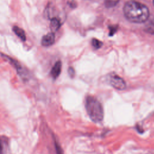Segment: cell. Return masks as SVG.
<instances>
[{"mask_svg":"<svg viewBox=\"0 0 154 154\" xmlns=\"http://www.w3.org/2000/svg\"><path fill=\"white\" fill-rule=\"evenodd\" d=\"M125 17L129 21L134 23H142L146 21L149 16L148 7L137 1L126 2L123 8Z\"/></svg>","mask_w":154,"mask_h":154,"instance_id":"6da1fadb","label":"cell"},{"mask_svg":"<svg viewBox=\"0 0 154 154\" xmlns=\"http://www.w3.org/2000/svg\"><path fill=\"white\" fill-rule=\"evenodd\" d=\"M85 106L89 117L93 122L98 123L103 120V106L96 97L88 96L85 99Z\"/></svg>","mask_w":154,"mask_h":154,"instance_id":"7a4b0ae2","label":"cell"},{"mask_svg":"<svg viewBox=\"0 0 154 154\" xmlns=\"http://www.w3.org/2000/svg\"><path fill=\"white\" fill-rule=\"evenodd\" d=\"M108 82L112 87L120 90H124L126 86L124 79L116 74H112L109 76Z\"/></svg>","mask_w":154,"mask_h":154,"instance_id":"3957f363","label":"cell"},{"mask_svg":"<svg viewBox=\"0 0 154 154\" xmlns=\"http://www.w3.org/2000/svg\"><path fill=\"white\" fill-rule=\"evenodd\" d=\"M1 55H2L1 56L4 59H5L6 60H8L9 61V63H10L11 64H13V66L16 68L17 72L20 75V77H22L23 78H26L28 76V75L26 74V71L25 70L24 68H23L18 62H17L16 60L11 58L10 57L7 56L6 55H4V54H1Z\"/></svg>","mask_w":154,"mask_h":154,"instance_id":"277c9868","label":"cell"},{"mask_svg":"<svg viewBox=\"0 0 154 154\" xmlns=\"http://www.w3.org/2000/svg\"><path fill=\"white\" fill-rule=\"evenodd\" d=\"M55 42V35L54 32H49L45 35L41 40V44L42 46L48 47L54 44Z\"/></svg>","mask_w":154,"mask_h":154,"instance_id":"5b68a950","label":"cell"},{"mask_svg":"<svg viewBox=\"0 0 154 154\" xmlns=\"http://www.w3.org/2000/svg\"><path fill=\"white\" fill-rule=\"evenodd\" d=\"M61 62L60 61H58L52 67L51 70V75L54 79H56L59 76L61 71Z\"/></svg>","mask_w":154,"mask_h":154,"instance_id":"8992f818","label":"cell"},{"mask_svg":"<svg viewBox=\"0 0 154 154\" xmlns=\"http://www.w3.org/2000/svg\"><path fill=\"white\" fill-rule=\"evenodd\" d=\"M61 26V23L58 19L57 17H53L51 20L50 22V28L52 32H56Z\"/></svg>","mask_w":154,"mask_h":154,"instance_id":"52a82bcc","label":"cell"},{"mask_svg":"<svg viewBox=\"0 0 154 154\" xmlns=\"http://www.w3.org/2000/svg\"><path fill=\"white\" fill-rule=\"evenodd\" d=\"M13 31L14 34L22 41L25 42L26 40V34L23 29L18 27L17 26H14L13 27Z\"/></svg>","mask_w":154,"mask_h":154,"instance_id":"ba28073f","label":"cell"},{"mask_svg":"<svg viewBox=\"0 0 154 154\" xmlns=\"http://www.w3.org/2000/svg\"><path fill=\"white\" fill-rule=\"evenodd\" d=\"M145 31L152 34H154V19L150 20L145 25Z\"/></svg>","mask_w":154,"mask_h":154,"instance_id":"9c48e42d","label":"cell"},{"mask_svg":"<svg viewBox=\"0 0 154 154\" xmlns=\"http://www.w3.org/2000/svg\"><path fill=\"white\" fill-rule=\"evenodd\" d=\"M120 0H104L105 5L106 7H113L119 3Z\"/></svg>","mask_w":154,"mask_h":154,"instance_id":"30bf717a","label":"cell"},{"mask_svg":"<svg viewBox=\"0 0 154 154\" xmlns=\"http://www.w3.org/2000/svg\"><path fill=\"white\" fill-rule=\"evenodd\" d=\"M91 45L95 49L100 48L102 45V42L96 38H93L91 40Z\"/></svg>","mask_w":154,"mask_h":154,"instance_id":"8fae6325","label":"cell"},{"mask_svg":"<svg viewBox=\"0 0 154 154\" xmlns=\"http://www.w3.org/2000/svg\"><path fill=\"white\" fill-rule=\"evenodd\" d=\"M109 35H112L114 34V33L116 32L117 29V27L115 26H111L109 27Z\"/></svg>","mask_w":154,"mask_h":154,"instance_id":"7c38bea8","label":"cell"},{"mask_svg":"<svg viewBox=\"0 0 154 154\" xmlns=\"http://www.w3.org/2000/svg\"><path fill=\"white\" fill-rule=\"evenodd\" d=\"M55 149H56V152L57 154H63V152L61 150V148L60 147V146L58 145V144H57V143H55Z\"/></svg>","mask_w":154,"mask_h":154,"instance_id":"4fadbf2b","label":"cell"},{"mask_svg":"<svg viewBox=\"0 0 154 154\" xmlns=\"http://www.w3.org/2000/svg\"><path fill=\"white\" fill-rule=\"evenodd\" d=\"M68 73L70 77H73L75 75V70L72 67H69L68 69Z\"/></svg>","mask_w":154,"mask_h":154,"instance_id":"5bb4252c","label":"cell"},{"mask_svg":"<svg viewBox=\"0 0 154 154\" xmlns=\"http://www.w3.org/2000/svg\"><path fill=\"white\" fill-rule=\"evenodd\" d=\"M4 146L2 141L0 139V154H4Z\"/></svg>","mask_w":154,"mask_h":154,"instance_id":"9a60e30c","label":"cell"},{"mask_svg":"<svg viewBox=\"0 0 154 154\" xmlns=\"http://www.w3.org/2000/svg\"><path fill=\"white\" fill-rule=\"evenodd\" d=\"M153 4H154V0H153Z\"/></svg>","mask_w":154,"mask_h":154,"instance_id":"2e32d148","label":"cell"}]
</instances>
